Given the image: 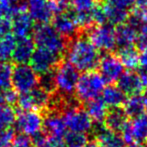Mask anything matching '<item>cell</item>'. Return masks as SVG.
Returning <instances> with one entry per match:
<instances>
[{
    "label": "cell",
    "instance_id": "obj_33",
    "mask_svg": "<svg viewBox=\"0 0 147 147\" xmlns=\"http://www.w3.org/2000/svg\"><path fill=\"white\" fill-rule=\"evenodd\" d=\"M135 44L140 50L147 48V21L142 22L137 27V37Z\"/></svg>",
    "mask_w": 147,
    "mask_h": 147
},
{
    "label": "cell",
    "instance_id": "obj_44",
    "mask_svg": "<svg viewBox=\"0 0 147 147\" xmlns=\"http://www.w3.org/2000/svg\"><path fill=\"white\" fill-rule=\"evenodd\" d=\"M93 1H96V0H93Z\"/></svg>",
    "mask_w": 147,
    "mask_h": 147
},
{
    "label": "cell",
    "instance_id": "obj_17",
    "mask_svg": "<svg viewBox=\"0 0 147 147\" xmlns=\"http://www.w3.org/2000/svg\"><path fill=\"white\" fill-rule=\"evenodd\" d=\"M52 22V26L64 38L72 39L76 35H78V29L80 27L71 11H63L57 13L53 18Z\"/></svg>",
    "mask_w": 147,
    "mask_h": 147
},
{
    "label": "cell",
    "instance_id": "obj_36",
    "mask_svg": "<svg viewBox=\"0 0 147 147\" xmlns=\"http://www.w3.org/2000/svg\"><path fill=\"white\" fill-rule=\"evenodd\" d=\"M104 3L109 4V5L115 6L120 9H123L128 11L129 8L134 6L135 0H104Z\"/></svg>",
    "mask_w": 147,
    "mask_h": 147
},
{
    "label": "cell",
    "instance_id": "obj_2",
    "mask_svg": "<svg viewBox=\"0 0 147 147\" xmlns=\"http://www.w3.org/2000/svg\"><path fill=\"white\" fill-rule=\"evenodd\" d=\"M33 41L40 48L50 50L63 56L67 47V39L60 35L50 24H38L33 30Z\"/></svg>",
    "mask_w": 147,
    "mask_h": 147
},
{
    "label": "cell",
    "instance_id": "obj_21",
    "mask_svg": "<svg viewBox=\"0 0 147 147\" xmlns=\"http://www.w3.org/2000/svg\"><path fill=\"white\" fill-rule=\"evenodd\" d=\"M103 123L109 130L119 133L128 123V116L122 107L110 108Z\"/></svg>",
    "mask_w": 147,
    "mask_h": 147
},
{
    "label": "cell",
    "instance_id": "obj_41",
    "mask_svg": "<svg viewBox=\"0 0 147 147\" xmlns=\"http://www.w3.org/2000/svg\"><path fill=\"white\" fill-rule=\"evenodd\" d=\"M5 104V91L0 89V106Z\"/></svg>",
    "mask_w": 147,
    "mask_h": 147
},
{
    "label": "cell",
    "instance_id": "obj_39",
    "mask_svg": "<svg viewBox=\"0 0 147 147\" xmlns=\"http://www.w3.org/2000/svg\"><path fill=\"white\" fill-rule=\"evenodd\" d=\"M139 66H141L144 70H147V48L141 50L139 54Z\"/></svg>",
    "mask_w": 147,
    "mask_h": 147
},
{
    "label": "cell",
    "instance_id": "obj_28",
    "mask_svg": "<svg viewBox=\"0 0 147 147\" xmlns=\"http://www.w3.org/2000/svg\"><path fill=\"white\" fill-rule=\"evenodd\" d=\"M15 45L16 39L14 35L8 34L0 37V62H8L12 59Z\"/></svg>",
    "mask_w": 147,
    "mask_h": 147
},
{
    "label": "cell",
    "instance_id": "obj_37",
    "mask_svg": "<svg viewBox=\"0 0 147 147\" xmlns=\"http://www.w3.org/2000/svg\"><path fill=\"white\" fill-rule=\"evenodd\" d=\"M11 18H0V37L11 34Z\"/></svg>",
    "mask_w": 147,
    "mask_h": 147
},
{
    "label": "cell",
    "instance_id": "obj_23",
    "mask_svg": "<svg viewBox=\"0 0 147 147\" xmlns=\"http://www.w3.org/2000/svg\"><path fill=\"white\" fill-rule=\"evenodd\" d=\"M85 111L89 117L94 122H104V119L108 112L107 106L101 98H95L86 102Z\"/></svg>",
    "mask_w": 147,
    "mask_h": 147
},
{
    "label": "cell",
    "instance_id": "obj_16",
    "mask_svg": "<svg viewBox=\"0 0 147 147\" xmlns=\"http://www.w3.org/2000/svg\"><path fill=\"white\" fill-rule=\"evenodd\" d=\"M90 132L101 147H127L121 134L109 130L103 122L93 123Z\"/></svg>",
    "mask_w": 147,
    "mask_h": 147
},
{
    "label": "cell",
    "instance_id": "obj_7",
    "mask_svg": "<svg viewBox=\"0 0 147 147\" xmlns=\"http://www.w3.org/2000/svg\"><path fill=\"white\" fill-rule=\"evenodd\" d=\"M25 6L33 21L38 24H48L60 12L55 0H26Z\"/></svg>",
    "mask_w": 147,
    "mask_h": 147
},
{
    "label": "cell",
    "instance_id": "obj_25",
    "mask_svg": "<svg viewBox=\"0 0 147 147\" xmlns=\"http://www.w3.org/2000/svg\"><path fill=\"white\" fill-rule=\"evenodd\" d=\"M102 8H103V12H104L105 21L112 26L124 23L128 19V17H129L128 11L120 9V8H117L115 6L103 3Z\"/></svg>",
    "mask_w": 147,
    "mask_h": 147
},
{
    "label": "cell",
    "instance_id": "obj_10",
    "mask_svg": "<svg viewBox=\"0 0 147 147\" xmlns=\"http://www.w3.org/2000/svg\"><path fill=\"white\" fill-rule=\"evenodd\" d=\"M51 94L39 86L18 96L17 104L21 110H47L50 102Z\"/></svg>",
    "mask_w": 147,
    "mask_h": 147
},
{
    "label": "cell",
    "instance_id": "obj_13",
    "mask_svg": "<svg viewBox=\"0 0 147 147\" xmlns=\"http://www.w3.org/2000/svg\"><path fill=\"white\" fill-rule=\"evenodd\" d=\"M117 86L128 96L140 95L147 88L146 73H138L134 70L124 71L117 81Z\"/></svg>",
    "mask_w": 147,
    "mask_h": 147
},
{
    "label": "cell",
    "instance_id": "obj_8",
    "mask_svg": "<svg viewBox=\"0 0 147 147\" xmlns=\"http://www.w3.org/2000/svg\"><path fill=\"white\" fill-rule=\"evenodd\" d=\"M60 113L66 128L69 131L86 134L92 129L93 121L85 109L80 107H69L63 109Z\"/></svg>",
    "mask_w": 147,
    "mask_h": 147
},
{
    "label": "cell",
    "instance_id": "obj_27",
    "mask_svg": "<svg viewBox=\"0 0 147 147\" xmlns=\"http://www.w3.org/2000/svg\"><path fill=\"white\" fill-rule=\"evenodd\" d=\"M133 7V11L127 20L137 29L142 22L147 21V0H135Z\"/></svg>",
    "mask_w": 147,
    "mask_h": 147
},
{
    "label": "cell",
    "instance_id": "obj_45",
    "mask_svg": "<svg viewBox=\"0 0 147 147\" xmlns=\"http://www.w3.org/2000/svg\"><path fill=\"white\" fill-rule=\"evenodd\" d=\"M146 76H147V73H146Z\"/></svg>",
    "mask_w": 147,
    "mask_h": 147
},
{
    "label": "cell",
    "instance_id": "obj_42",
    "mask_svg": "<svg viewBox=\"0 0 147 147\" xmlns=\"http://www.w3.org/2000/svg\"><path fill=\"white\" fill-rule=\"evenodd\" d=\"M85 147H101V146L99 145L96 141H91V142H88Z\"/></svg>",
    "mask_w": 147,
    "mask_h": 147
},
{
    "label": "cell",
    "instance_id": "obj_24",
    "mask_svg": "<svg viewBox=\"0 0 147 147\" xmlns=\"http://www.w3.org/2000/svg\"><path fill=\"white\" fill-rule=\"evenodd\" d=\"M123 109L128 117L132 119L144 115L145 106H144V99L141 95H134L129 96L123 104Z\"/></svg>",
    "mask_w": 147,
    "mask_h": 147
},
{
    "label": "cell",
    "instance_id": "obj_22",
    "mask_svg": "<svg viewBox=\"0 0 147 147\" xmlns=\"http://www.w3.org/2000/svg\"><path fill=\"white\" fill-rule=\"evenodd\" d=\"M126 95L118 88V86L110 85L106 86L103 89L101 93V99L106 104L107 107L115 108V107H121L126 100Z\"/></svg>",
    "mask_w": 147,
    "mask_h": 147
},
{
    "label": "cell",
    "instance_id": "obj_30",
    "mask_svg": "<svg viewBox=\"0 0 147 147\" xmlns=\"http://www.w3.org/2000/svg\"><path fill=\"white\" fill-rule=\"evenodd\" d=\"M63 142L66 147H85L88 143V138L85 133L67 131L63 136Z\"/></svg>",
    "mask_w": 147,
    "mask_h": 147
},
{
    "label": "cell",
    "instance_id": "obj_40",
    "mask_svg": "<svg viewBox=\"0 0 147 147\" xmlns=\"http://www.w3.org/2000/svg\"><path fill=\"white\" fill-rule=\"evenodd\" d=\"M49 147H66V145L64 144L63 139L49 137Z\"/></svg>",
    "mask_w": 147,
    "mask_h": 147
},
{
    "label": "cell",
    "instance_id": "obj_26",
    "mask_svg": "<svg viewBox=\"0 0 147 147\" xmlns=\"http://www.w3.org/2000/svg\"><path fill=\"white\" fill-rule=\"evenodd\" d=\"M117 56L124 67L129 70H133L139 66V53L134 46L120 48Z\"/></svg>",
    "mask_w": 147,
    "mask_h": 147
},
{
    "label": "cell",
    "instance_id": "obj_14",
    "mask_svg": "<svg viewBox=\"0 0 147 147\" xmlns=\"http://www.w3.org/2000/svg\"><path fill=\"white\" fill-rule=\"evenodd\" d=\"M34 23L26 6L24 4H19L11 16V27L14 36L17 37V39L29 37L35 28Z\"/></svg>",
    "mask_w": 147,
    "mask_h": 147
},
{
    "label": "cell",
    "instance_id": "obj_4",
    "mask_svg": "<svg viewBox=\"0 0 147 147\" xmlns=\"http://www.w3.org/2000/svg\"><path fill=\"white\" fill-rule=\"evenodd\" d=\"M79 71L70 63L60 62L54 70V81L56 91L63 97L72 96L75 92L76 86L79 79Z\"/></svg>",
    "mask_w": 147,
    "mask_h": 147
},
{
    "label": "cell",
    "instance_id": "obj_1",
    "mask_svg": "<svg viewBox=\"0 0 147 147\" xmlns=\"http://www.w3.org/2000/svg\"><path fill=\"white\" fill-rule=\"evenodd\" d=\"M67 62L80 72L94 71L100 62V51L86 35H76L69 39L65 51Z\"/></svg>",
    "mask_w": 147,
    "mask_h": 147
},
{
    "label": "cell",
    "instance_id": "obj_5",
    "mask_svg": "<svg viewBox=\"0 0 147 147\" xmlns=\"http://www.w3.org/2000/svg\"><path fill=\"white\" fill-rule=\"evenodd\" d=\"M86 36L99 51L111 52L116 47L115 28L108 23L93 25Z\"/></svg>",
    "mask_w": 147,
    "mask_h": 147
},
{
    "label": "cell",
    "instance_id": "obj_11",
    "mask_svg": "<svg viewBox=\"0 0 147 147\" xmlns=\"http://www.w3.org/2000/svg\"><path fill=\"white\" fill-rule=\"evenodd\" d=\"M61 57L62 56L50 50L37 47L29 63L32 69L38 74V76H41L54 71L61 62Z\"/></svg>",
    "mask_w": 147,
    "mask_h": 147
},
{
    "label": "cell",
    "instance_id": "obj_19",
    "mask_svg": "<svg viewBox=\"0 0 147 147\" xmlns=\"http://www.w3.org/2000/svg\"><path fill=\"white\" fill-rule=\"evenodd\" d=\"M35 43L31 37L16 39V45L12 55V60L16 64L29 63L31 57L35 51Z\"/></svg>",
    "mask_w": 147,
    "mask_h": 147
},
{
    "label": "cell",
    "instance_id": "obj_15",
    "mask_svg": "<svg viewBox=\"0 0 147 147\" xmlns=\"http://www.w3.org/2000/svg\"><path fill=\"white\" fill-rule=\"evenodd\" d=\"M99 74L102 76L105 83L112 84L117 82L120 76L124 73V66L116 55L111 53L105 54L100 59L98 65Z\"/></svg>",
    "mask_w": 147,
    "mask_h": 147
},
{
    "label": "cell",
    "instance_id": "obj_18",
    "mask_svg": "<svg viewBox=\"0 0 147 147\" xmlns=\"http://www.w3.org/2000/svg\"><path fill=\"white\" fill-rule=\"evenodd\" d=\"M61 113L56 111H47L44 116L43 122V131L49 136L53 138H60L62 139L67 131Z\"/></svg>",
    "mask_w": 147,
    "mask_h": 147
},
{
    "label": "cell",
    "instance_id": "obj_38",
    "mask_svg": "<svg viewBox=\"0 0 147 147\" xmlns=\"http://www.w3.org/2000/svg\"><path fill=\"white\" fill-rule=\"evenodd\" d=\"M18 94L14 89L10 88L8 90L5 91V104L7 105H14L17 104V100H18Z\"/></svg>",
    "mask_w": 147,
    "mask_h": 147
},
{
    "label": "cell",
    "instance_id": "obj_34",
    "mask_svg": "<svg viewBox=\"0 0 147 147\" xmlns=\"http://www.w3.org/2000/svg\"><path fill=\"white\" fill-rule=\"evenodd\" d=\"M14 137H15V130L13 128L0 129V147H10Z\"/></svg>",
    "mask_w": 147,
    "mask_h": 147
},
{
    "label": "cell",
    "instance_id": "obj_12",
    "mask_svg": "<svg viewBox=\"0 0 147 147\" xmlns=\"http://www.w3.org/2000/svg\"><path fill=\"white\" fill-rule=\"evenodd\" d=\"M121 136L127 145H145L147 143V117L141 115L133 118L132 121H128L122 129Z\"/></svg>",
    "mask_w": 147,
    "mask_h": 147
},
{
    "label": "cell",
    "instance_id": "obj_32",
    "mask_svg": "<svg viewBox=\"0 0 147 147\" xmlns=\"http://www.w3.org/2000/svg\"><path fill=\"white\" fill-rule=\"evenodd\" d=\"M18 5L17 0H0V18H11Z\"/></svg>",
    "mask_w": 147,
    "mask_h": 147
},
{
    "label": "cell",
    "instance_id": "obj_20",
    "mask_svg": "<svg viewBox=\"0 0 147 147\" xmlns=\"http://www.w3.org/2000/svg\"><path fill=\"white\" fill-rule=\"evenodd\" d=\"M115 36H116V46L118 48L134 46L137 37V29L129 22H124L115 28Z\"/></svg>",
    "mask_w": 147,
    "mask_h": 147
},
{
    "label": "cell",
    "instance_id": "obj_9",
    "mask_svg": "<svg viewBox=\"0 0 147 147\" xmlns=\"http://www.w3.org/2000/svg\"><path fill=\"white\" fill-rule=\"evenodd\" d=\"M43 122L44 115L40 111L21 110L20 112H17L14 126L20 134L32 137L43 130Z\"/></svg>",
    "mask_w": 147,
    "mask_h": 147
},
{
    "label": "cell",
    "instance_id": "obj_29",
    "mask_svg": "<svg viewBox=\"0 0 147 147\" xmlns=\"http://www.w3.org/2000/svg\"><path fill=\"white\" fill-rule=\"evenodd\" d=\"M17 112L11 105L4 104L0 106V129H9L14 126Z\"/></svg>",
    "mask_w": 147,
    "mask_h": 147
},
{
    "label": "cell",
    "instance_id": "obj_35",
    "mask_svg": "<svg viewBox=\"0 0 147 147\" xmlns=\"http://www.w3.org/2000/svg\"><path fill=\"white\" fill-rule=\"evenodd\" d=\"M10 147H34V146H33L32 140H31L29 136L24 135V134H19V135L14 137Z\"/></svg>",
    "mask_w": 147,
    "mask_h": 147
},
{
    "label": "cell",
    "instance_id": "obj_31",
    "mask_svg": "<svg viewBox=\"0 0 147 147\" xmlns=\"http://www.w3.org/2000/svg\"><path fill=\"white\" fill-rule=\"evenodd\" d=\"M13 66L9 62H0V89L6 91L12 87L11 77Z\"/></svg>",
    "mask_w": 147,
    "mask_h": 147
},
{
    "label": "cell",
    "instance_id": "obj_6",
    "mask_svg": "<svg viewBox=\"0 0 147 147\" xmlns=\"http://www.w3.org/2000/svg\"><path fill=\"white\" fill-rule=\"evenodd\" d=\"M39 84V76L28 64H16L13 66L11 86L18 93H25L36 88Z\"/></svg>",
    "mask_w": 147,
    "mask_h": 147
},
{
    "label": "cell",
    "instance_id": "obj_43",
    "mask_svg": "<svg viewBox=\"0 0 147 147\" xmlns=\"http://www.w3.org/2000/svg\"><path fill=\"white\" fill-rule=\"evenodd\" d=\"M143 99H144V106H145V116L147 117V92H145V94H144L143 96Z\"/></svg>",
    "mask_w": 147,
    "mask_h": 147
},
{
    "label": "cell",
    "instance_id": "obj_3",
    "mask_svg": "<svg viewBox=\"0 0 147 147\" xmlns=\"http://www.w3.org/2000/svg\"><path fill=\"white\" fill-rule=\"evenodd\" d=\"M105 87V81L99 72H85L79 76L75 89L76 98L80 102H88L95 99L102 93Z\"/></svg>",
    "mask_w": 147,
    "mask_h": 147
}]
</instances>
